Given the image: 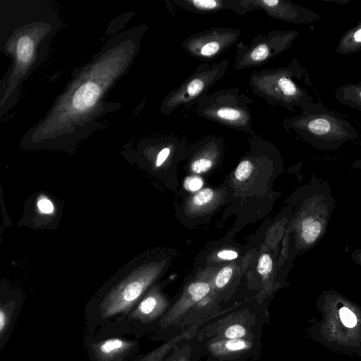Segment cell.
<instances>
[{
	"label": "cell",
	"mask_w": 361,
	"mask_h": 361,
	"mask_svg": "<svg viewBox=\"0 0 361 361\" xmlns=\"http://www.w3.org/2000/svg\"><path fill=\"white\" fill-rule=\"evenodd\" d=\"M170 308L166 297L154 287L140 301L129 318L141 323H149L161 318Z\"/></svg>",
	"instance_id": "8fae6325"
},
{
	"label": "cell",
	"mask_w": 361,
	"mask_h": 361,
	"mask_svg": "<svg viewBox=\"0 0 361 361\" xmlns=\"http://www.w3.org/2000/svg\"><path fill=\"white\" fill-rule=\"evenodd\" d=\"M351 169L361 170V159L355 160L351 164Z\"/></svg>",
	"instance_id": "1f68e13d"
},
{
	"label": "cell",
	"mask_w": 361,
	"mask_h": 361,
	"mask_svg": "<svg viewBox=\"0 0 361 361\" xmlns=\"http://www.w3.org/2000/svg\"><path fill=\"white\" fill-rule=\"evenodd\" d=\"M336 208L329 183L315 175L300 188L294 221L296 246L301 252L314 247L324 236Z\"/></svg>",
	"instance_id": "6da1fadb"
},
{
	"label": "cell",
	"mask_w": 361,
	"mask_h": 361,
	"mask_svg": "<svg viewBox=\"0 0 361 361\" xmlns=\"http://www.w3.org/2000/svg\"><path fill=\"white\" fill-rule=\"evenodd\" d=\"M233 269L231 267L222 268L214 279V286L216 288L221 289L226 286L233 276Z\"/></svg>",
	"instance_id": "d4e9b609"
},
{
	"label": "cell",
	"mask_w": 361,
	"mask_h": 361,
	"mask_svg": "<svg viewBox=\"0 0 361 361\" xmlns=\"http://www.w3.org/2000/svg\"><path fill=\"white\" fill-rule=\"evenodd\" d=\"M230 322H226L222 327H219L214 338L223 339H252V334L248 326L239 316L229 317Z\"/></svg>",
	"instance_id": "2e32d148"
},
{
	"label": "cell",
	"mask_w": 361,
	"mask_h": 361,
	"mask_svg": "<svg viewBox=\"0 0 361 361\" xmlns=\"http://www.w3.org/2000/svg\"><path fill=\"white\" fill-rule=\"evenodd\" d=\"M193 350L190 343H180L173 349L164 361H192Z\"/></svg>",
	"instance_id": "44dd1931"
},
{
	"label": "cell",
	"mask_w": 361,
	"mask_h": 361,
	"mask_svg": "<svg viewBox=\"0 0 361 361\" xmlns=\"http://www.w3.org/2000/svg\"><path fill=\"white\" fill-rule=\"evenodd\" d=\"M159 273L156 265H146L131 272L113 288L99 306L103 317L126 313L140 298Z\"/></svg>",
	"instance_id": "8992f818"
},
{
	"label": "cell",
	"mask_w": 361,
	"mask_h": 361,
	"mask_svg": "<svg viewBox=\"0 0 361 361\" xmlns=\"http://www.w3.org/2000/svg\"><path fill=\"white\" fill-rule=\"evenodd\" d=\"M254 100L238 87L222 89L206 94L197 104L198 116L231 129L251 133Z\"/></svg>",
	"instance_id": "277c9868"
},
{
	"label": "cell",
	"mask_w": 361,
	"mask_h": 361,
	"mask_svg": "<svg viewBox=\"0 0 361 361\" xmlns=\"http://www.w3.org/2000/svg\"><path fill=\"white\" fill-rule=\"evenodd\" d=\"M249 12L262 10L269 17L290 23H307L319 18L313 11L286 0H244Z\"/></svg>",
	"instance_id": "9c48e42d"
},
{
	"label": "cell",
	"mask_w": 361,
	"mask_h": 361,
	"mask_svg": "<svg viewBox=\"0 0 361 361\" xmlns=\"http://www.w3.org/2000/svg\"><path fill=\"white\" fill-rule=\"evenodd\" d=\"M217 257L223 260H233L238 257V253L232 250H222L217 253Z\"/></svg>",
	"instance_id": "f546056e"
},
{
	"label": "cell",
	"mask_w": 361,
	"mask_h": 361,
	"mask_svg": "<svg viewBox=\"0 0 361 361\" xmlns=\"http://www.w3.org/2000/svg\"><path fill=\"white\" fill-rule=\"evenodd\" d=\"M228 66V59L212 65L207 62L200 64L183 83L166 97L161 104L162 114L170 115L180 107L197 104L215 83L225 75Z\"/></svg>",
	"instance_id": "5b68a950"
},
{
	"label": "cell",
	"mask_w": 361,
	"mask_h": 361,
	"mask_svg": "<svg viewBox=\"0 0 361 361\" xmlns=\"http://www.w3.org/2000/svg\"><path fill=\"white\" fill-rule=\"evenodd\" d=\"M241 30L232 27H213L187 37L182 47L191 56L208 61L218 58L238 40Z\"/></svg>",
	"instance_id": "ba28073f"
},
{
	"label": "cell",
	"mask_w": 361,
	"mask_h": 361,
	"mask_svg": "<svg viewBox=\"0 0 361 361\" xmlns=\"http://www.w3.org/2000/svg\"><path fill=\"white\" fill-rule=\"evenodd\" d=\"M294 30H271L260 33L249 44H236L234 68L237 71L260 66L288 49L298 36Z\"/></svg>",
	"instance_id": "52a82bcc"
},
{
	"label": "cell",
	"mask_w": 361,
	"mask_h": 361,
	"mask_svg": "<svg viewBox=\"0 0 361 361\" xmlns=\"http://www.w3.org/2000/svg\"><path fill=\"white\" fill-rule=\"evenodd\" d=\"M178 7L200 14L214 13L231 10L238 15L249 13L244 0H173Z\"/></svg>",
	"instance_id": "7c38bea8"
},
{
	"label": "cell",
	"mask_w": 361,
	"mask_h": 361,
	"mask_svg": "<svg viewBox=\"0 0 361 361\" xmlns=\"http://www.w3.org/2000/svg\"><path fill=\"white\" fill-rule=\"evenodd\" d=\"M204 321L205 319H201L193 324L181 334L175 336L160 346L145 355L138 361H164L166 359V355L171 353L178 344L192 338L196 334L200 326L205 322Z\"/></svg>",
	"instance_id": "9a60e30c"
},
{
	"label": "cell",
	"mask_w": 361,
	"mask_h": 361,
	"mask_svg": "<svg viewBox=\"0 0 361 361\" xmlns=\"http://www.w3.org/2000/svg\"><path fill=\"white\" fill-rule=\"evenodd\" d=\"M37 205L39 210L46 214H49L52 212L54 210V206L51 202L49 201L48 199L40 200L38 202Z\"/></svg>",
	"instance_id": "f1b7e54d"
},
{
	"label": "cell",
	"mask_w": 361,
	"mask_h": 361,
	"mask_svg": "<svg viewBox=\"0 0 361 361\" xmlns=\"http://www.w3.org/2000/svg\"><path fill=\"white\" fill-rule=\"evenodd\" d=\"M214 196V191L210 188H204L195 194L192 200L195 207H202L210 202Z\"/></svg>",
	"instance_id": "603a6c76"
},
{
	"label": "cell",
	"mask_w": 361,
	"mask_h": 361,
	"mask_svg": "<svg viewBox=\"0 0 361 361\" xmlns=\"http://www.w3.org/2000/svg\"><path fill=\"white\" fill-rule=\"evenodd\" d=\"M301 109L300 114L284 120L283 126L313 147L334 150L348 140L355 139V129L346 120L324 107L310 102Z\"/></svg>",
	"instance_id": "3957f363"
},
{
	"label": "cell",
	"mask_w": 361,
	"mask_h": 361,
	"mask_svg": "<svg viewBox=\"0 0 361 361\" xmlns=\"http://www.w3.org/2000/svg\"><path fill=\"white\" fill-rule=\"evenodd\" d=\"M32 42L27 37L21 38L18 43V51L19 59L23 61L29 60L32 54Z\"/></svg>",
	"instance_id": "cb8c5ba5"
},
{
	"label": "cell",
	"mask_w": 361,
	"mask_h": 361,
	"mask_svg": "<svg viewBox=\"0 0 361 361\" xmlns=\"http://www.w3.org/2000/svg\"><path fill=\"white\" fill-rule=\"evenodd\" d=\"M356 28L342 38L338 51L346 54L361 49V23Z\"/></svg>",
	"instance_id": "d6986e66"
},
{
	"label": "cell",
	"mask_w": 361,
	"mask_h": 361,
	"mask_svg": "<svg viewBox=\"0 0 361 361\" xmlns=\"http://www.w3.org/2000/svg\"><path fill=\"white\" fill-rule=\"evenodd\" d=\"M336 97L339 102L361 111V83L341 86L336 90Z\"/></svg>",
	"instance_id": "ac0fdd59"
},
{
	"label": "cell",
	"mask_w": 361,
	"mask_h": 361,
	"mask_svg": "<svg viewBox=\"0 0 361 361\" xmlns=\"http://www.w3.org/2000/svg\"><path fill=\"white\" fill-rule=\"evenodd\" d=\"M254 164L250 159H243L234 171L235 178L239 181L245 180L252 174Z\"/></svg>",
	"instance_id": "7402d4cb"
},
{
	"label": "cell",
	"mask_w": 361,
	"mask_h": 361,
	"mask_svg": "<svg viewBox=\"0 0 361 361\" xmlns=\"http://www.w3.org/2000/svg\"><path fill=\"white\" fill-rule=\"evenodd\" d=\"M99 94L98 86L93 82L82 85L75 92L73 104L78 110H85L93 105Z\"/></svg>",
	"instance_id": "e0dca14e"
},
{
	"label": "cell",
	"mask_w": 361,
	"mask_h": 361,
	"mask_svg": "<svg viewBox=\"0 0 361 361\" xmlns=\"http://www.w3.org/2000/svg\"><path fill=\"white\" fill-rule=\"evenodd\" d=\"M211 290L210 285L205 281H195L185 289V293L170 307L160 319L159 325L163 329L180 323L193 307L204 300Z\"/></svg>",
	"instance_id": "30bf717a"
},
{
	"label": "cell",
	"mask_w": 361,
	"mask_h": 361,
	"mask_svg": "<svg viewBox=\"0 0 361 361\" xmlns=\"http://www.w3.org/2000/svg\"><path fill=\"white\" fill-rule=\"evenodd\" d=\"M257 271L262 276L268 275L272 270L273 261L268 254H263L258 260Z\"/></svg>",
	"instance_id": "484cf974"
},
{
	"label": "cell",
	"mask_w": 361,
	"mask_h": 361,
	"mask_svg": "<svg viewBox=\"0 0 361 361\" xmlns=\"http://www.w3.org/2000/svg\"><path fill=\"white\" fill-rule=\"evenodd\" d=\"M350 257L353 262L361 268V248L353 250Z\"/></svg>",
	"instance_id": "4dcf8cb0"
},
{
	"label": "cell",
	"mask_w": 361,
	"mask_h": 361,
	"mask_svg": "<svg viewBox=\"0 0 361 361\" xmlns=\"http://www.w3.org/2000/svg\"><path fill=\"white\" fill-rule=\"evenodd\" d=\"M16 305L13 303L1 305L0 307V339L1 348L3 347V341L6 337L10 327L12 317Z\"/></svg>",
	"instance_id": "ffe728a7"
},
{
	"label": "cell",
	"mask_w": 361,
	"mask_h": 361,
	"mask_svg": "<svg viewBox=\"0 0 361 361\" xmlns=\"http://www.w3.org/2000/svg\"><path fill=\"white\" fill-rule=\"evenodd\" d=\"M185 183V188L192 192L198 190L203 185L202 180L198 177L189 178Z\"/></svg>",
	"instance_id": "83f0119b"
},
{
	"label": "cell",
	"mask_w": 361,
	"mask_h": 361,
	"mask_svg": "<svg viewBox=\"0 0 361 361\" xmlns=\"http://www.w3.org/2000/svg\"><path fill=\"white\" fill-rule=\"evenodd\" d=\"M342 323L347 327H354L357 324V318L354 313L348 307H342L339 310Z\"/></svg>",
	"instance_id": "4316f807"
},
{
	"label": "cell",
	"mask_w": 361,
	"mask_h": 361,
	"mask_svg": "<svg viewBox=\"0 0 361 361\" xmlns=\"http://www.w3.org/2000/svg\"><path fill=\"white\" fill-rule=\"evenodd\" d=\"M252 339H223L212 338L207 343L211 355L221 359H234L254 349Z\"/></svg>",
	"instance_id": "5bb4252c"
},
{
	"label": "cell",
	"mask_w": 361,
	"mask_h": 361,
	"mask_svg": "<svg viewBox=\"0 0 361 361\" xmlns=\"http://www.w3.org/2000/svg\"><path fill=\"white\" fill-rule=\"evenodd\" d=\"M306 79L305 69L293 59L286 66L255 71L248 85L252 92L267 104L295 112V108L302 109L313 102L300 82Z\"/></svg>",
	"instance_id": "7a4b0ae2"
},
{
	"label": "cell",
	"mask_w": 361,
	"mask_h": 361,
	"mask_svg": "<svg viewBox=\"0 0 361 361\" xmlns=\"http://www.w3.org/2000/svg\"><path fill=\"white\" fill-rule=\"evenodd\" d=\"M134 341L110 338L92 344V351L98 361H121L135 346Z\"/></svg>",
	"instance_id": "4fadbf2b"
}]
</instances>
